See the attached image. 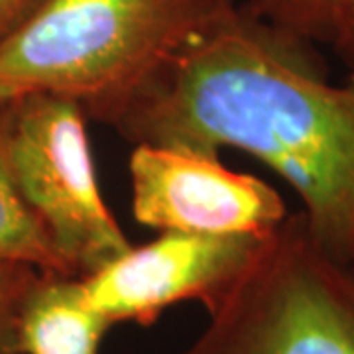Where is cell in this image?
I'll use <instances>...</instances> for the list:
<instances>
[{
    "mask_svg": "<svg viewBox=\"0 0 354 354\" xmlns=\"http://www.w3.org/2000/svg\"><path fill=\"white\" fill-rule=\"evenodd\" d=\"M179 354H354V270L288 215Z\"/></svg>",
    "mask_w": 354,
    "mask_h": 354,
    "instance_id": "3",
    "label": "cell"
},
{
    "mask_svg": "<svg viewBox=\"0 0 354 354\" xmlns=\"http://www.w3.org/2000/svg\"><path fill=\"white\" fill-rule=\"evenodd\" d=\"M111 327L87 301L81 278L38 272L16 319V354H101Z\"/></svg>",
    "mask_w": 354,
    "mask_h": 354,
    "instance_id": "7",
    "label": "cell"
},
{
    "mask_svg": "<svg viewBox=\"0 0 354 354\" xmlns=\"http://www.w3.org/2000/svg\"><path fill=\"white\" fill-rule=\"evenodd\" d=\"M351 0H234L242 12L305 44H330L339 16Z\"/></svg>",
    "mask_w": 354,
    "mask_h": 354,
    "instance_id": "9",
    "label": "cell"
},
{
    "mask_svg": "<svg viewBox=\"0 0 354 354\" xmlns=\"http://www.w3.org/2000/svg\"><path fill=\"white\" fill-rule=\"evenodd\" d=\"M18 97H22V93H18V91H14L8 85H2L0 83V118H2V114L8 111V106L12 104Z\"/></svg>",
    "mask_w": 354,
    "mask_h": 354,
    "instance_id": "13",
    "label": "cell"
},
{
    "mask_svg": "<svg viewBox=\"0 0 354 354\" xmlns=\"http://www.w3.org/2000/svg\"><path fill=\"white\" fill-rule=\"evenodd\" d=\"M234 0H46L0 44V83L53 93L102 122Z\"/></svg>",
    "mask_w": 354,
    "mask_h": 354,
    "instance_id": "2",
    "label": "cell"
},
{
    "mask_svg": "<svg viewBox=\"0 0 354 354\" xmlns=\"http://www.w3.org/2000/svg\"><path fill=\"white\" fill-rule=\"evenodd\" d=\"M0 144L22 197L77 278L132 246L102 199L79 102L24 93L0 118Z\"/></svg>",
    "mask_w": 354,
    "mask_h": 354,
    "instance_id": "4",
    "label": "cell"
},
{
    "mask_svg": "<svg viewBox=\"0 0 354 354\" xmlns=\"http://www.w3.org/2000/svg\"><path fill=\"white\" fill-rule=\"evenodd\" d=\"M272 234L162 232L83 276V293L111 325L150 327L177 304H215Z\"/></svg>",
    "mask_w": 354,
    "mask_h": 354,
    "instance_id": "6",
    "label": "cell"
},
{
    "mask_svg": "<svg viewBox=\"0 0 354 354\" xmlns=\"http://www.w3.org/2000/svg\"><path fill=\"white\" fill-rule=\"evenodd\" d=\"M342 62L354 69V0H351L337 20L329 44Z\"/></svg>",
    "mask_w": 354,
    "mask_h": 354,
    "instance_id": "12",
    "label": "cell"
},
{
    "mask_svg": "<svg viewBox=\"0 0 354 354\" xmlns=\"http://www.w3.org/2000/svg\"><path fill=\"white\" fill-rule=\"evenodd\" d=\"M24 264L41 274L77 278L50 232L28 205L6 165L0 144V264Z\"/></svg>",
    "mask_w": 354,
    "mask_h": 354,
    "instance_id": "8",
    "label": "cell"
},
{
    "mask_svg": "<svg viewBox=\"0 0 354 354\" xmlns=\"http://www.w3.org/2000/svg\"><path fill=\"white\" fill-rule=\"evenodd\" d=\"M232 4L102 122L132 144L218 156L283 177L311 239L354 264V75L333 85L307 50Z\"/></svg>",
    "mask_w": 354,
    "mask_h": 354,
    "instance_id": "1",
    "label": "cell"
},
{
    "mask_svg": "<svg viewBox=\"0 0 354 354\" xmlns=\"http://www.w3.org/2000/svg\"><path fill=\"white\" fill-rule=\"evenodd\" d=\"M38 270L24 264H0V354H16V319Z\"/></svg>",
    "mask_w": 354,
    "mask_h": 354,
    "instance_id": "10",
    "label": "cell"
},
{
    "mask_svg": "<svg viewBox=\"0 0 354 354\" xmlns=\"http://www.w3.org/2000/svg\"><path fill=\"white\" fill-rule=\"evenodd\" d=\"M128 171L136 221L162 232L268 234L290 215L272 185L213 153L134 144Z\"/></svg>",
    "mask_w": 354,
    "mask_h": 354,
    "instance_id": "5",
    "label": "cell"
},
{
    "mask_svg": "<svg viewBox=\"0 0 354 354\" xmlns=\"http://www.w3.org/2000/svg\"><path fill=\"white\" fill-rule=\"evenodd\" d=\"M351 268H353V270H354V264H353V266H351Z\"/></svg>",
    "mask_w": 354,
    "mask_h": 354,
    "instance_id": "14",
    "label": "cell"
},
{
    "mask_svg": "<svg viewBox=\"0 0 354 354\" xmlns=\"http://www.w3.org/2000/svg\"><path fill=\"white\" fill-rule=\"evenodd\" d=\"M46 0H0V44L38 12Z\"/></svg>",
    "mask_w": 354,
    "mask_h": 354,
    "instance_id": "11",
    "label": "cell"
}]
</instances>
